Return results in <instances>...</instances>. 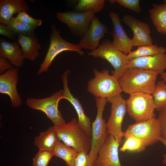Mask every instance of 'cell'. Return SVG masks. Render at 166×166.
I'll use <instances>...</instances> for the list:
<instances>
[{
  "label": "cell",
  "instance_id": "5",
  "mask_svg": "<svg viewBox=\"0 0 166 166\" xmlns=\"http://www.w3.org/2000/svg\"><path fill=\"white\" fill-rule=\"evenodd\" d=\"M127 102L128 114L136 122L156 117L154 111L156 106L152 95L141 92L132 93Z\"/></svg>",
  "mask_w": 166,
  "mask_h": 166
},
{
  "label": "cell",
  "instance_id": "39",
  "mask_svg": "<svg viewBox=\"0 0 166 166\" xmlns=\"http://www.w3.org/2000/svg\"><path fill=\"white\" fill-rule=\"evenodd\" d=\"M109 2L113 4L115 3L116 2V0H109Z\"/></svg>",
  "mask_w": 166,
  "mask_h": 166
},
{
  "label": "cell",
  "instance_id": "14",
  "mask_svg": "<svg viewBox=\"0 0 166 166\" xmlns=\"http://www.w3.org/2000/svg\"><path fill=\"white\" fill-rule=\"evenodd\" d=\"M69 69L66 70L62 76L63 85V99L69 101L74 108L78 116V123L84 131L90 137H92V123L90 118L85 114L83 107L79 100L71 92L68 86V76L70 73Z\"/></svg>",
  "mask_w": 166,
  "mask_h": 166
},
{
  "label": "cell",
  "instance_id": "22",
  "mask_svg": "<svg viewBox=\"0 0 166 166\" xmlns=\"http://www.w3.org/2000/svg\"><path fill=\"white\" fill-rule=\"evenodd\" d=\"M59 140L53 126L49 127L45 131L41 132L38 136H36L34 144L39 150L53 152Z\"/></svg>",
  "mask_w": 166,
  "mask_h": 166
},
{
  "label": "cell",
  "instance_id": "19",
  "mask_svg": "<svg viewBox=\"0 0 166 166\" xmlns=\"http://www.w3.org/2000/svg\"><path fill=\"white\" fill-rule=\"evenodd\" d=\"M0 57L7 59L13 65L17 67H21L24 64L25 58L17 41L10 42L1 39Z\"/></svg>",
  "mask_w": 166,
  "mask_h": 166
},
{
  "label": "cell",
  "instance_id": "23",
  "mask_svg": "<svg viewBox=\"0 0 166 166\" xmlns=\"http://www.w3.org/2000/svg\"><path fill=\"white\" fill-rule=\"evenodd\" d=\"M150 17L157 31L166 35V3L153 5L149 10Z\"/></svg>",
  "mask_w": 166,
  "mask_h": 166
},
{
  "label": "cell",
  "instance_id": "24",
  "mask_svg": "<svg viewBox=\"0 0 166 166\" xmlns=\"http://www.w3.org/2000/svg\"><path fill=\"white\" fill-rule=\"evenodd\" d=\"M54 156L63 160L67 166H73L74 160L78 152L59 140L53 152Z\"/></svg>",
  "mask_w": 166,
  "mask_h": 166
},
{
  "label": "cell",
  "instance_id": "21",
  "mask_svg": "<svg viewBox=\"0 0 166 166\" xmlns=\"http://www.w3.org/2000/svg\"><path fill=\"white\" fill-rule=\"evenodd\" d=\"M17 42L21 47L25 59L33 61L39 57L41 45L34 33L28 35H18Z\"/></svg>",
  "mask_w": 166,
  "mask_h": 166
},
{
  "label": "cell",
  "instance_id": "35",
  "mask_svg": "<svg viewBox=\"0 0 166 166\" xmlns=\"http://www.w3.org/2000/svg\"><path fill=\"white\" fill-rule=\"evenodd\" d=\"M0 34L4 36L11 40H15L16 35L14 32L5 25L0 24Z\"/></svg>",
  "mask_w": 166,
  "mask_h": 166
},
{
  "label": "cell",
  "instance_id": "12",
  "mask_svg": "<svg viewBox=\"0 0 166 166\" xmlns=\"http://www.w3.org/2000/svg\"><path fill=\"white\" fill-rule=\"evenodd\" d=\"M109 27L102 23L95 15L86 33L81 37L77 44L80 48L91 51L97 48L100 41L109 32Z\"/></svg>",
  "mask_w": 166,
  "mask_h": 166
},
{
  "label": "cell",
  "instance_id": "27",
  "mask_svg": "<svg viewBox=\"0 0 166 166\" xmlns=\"http://www.w3.org/2000/svg\"><path fill=\"white\" fill-rule=\"evenodd\" d=\"M156 110L159 112L166 109V82L164 80L159 81L156 83L152 94Z\"/></svg>",
  "mask_w": 166,
  "mask_h": 166
},
{
  "label": "cell",
  "instance_id": "38",
  "mask_svg": "<svg viewBox=\"0 0 166 166\" xmlns=\"http://www.w3.org/2000/svg\"><path fill=\"white\" fill-rule=\"evenodd\" d=\"M160 75L161 78L166 82V72H164Z\"/></svg>",
  "mask_w": 166,
  "mask_h": 166
},
{
  "label": "cell",
  "instance_id": "1",
  "mask_svg": "<svg viewBox=\"0 0 166 166\" xmlns=\"http://www.w3.org/2000/svg\"><path fill=\"white\" fill-rule=\"evenodd\" d=\"M159 73L133 67L128 69L118 80L122 92L130 95L141 92L152 95Z\"/></svg>",
  "mask_w": 166,
  "mask_h": 166
},
{
  "label": "cell",
  "instance_id": "2",
  "mask_svg": "<svg viewBox=\"0 0 166 166\" xmlns=\"http://www.w3.org/2000/svg\"><path fill=\"white\" fill-rule=\"evenodd\" d=\"M59 140L78 152L88 154L90 151L91 137L82 129L76 118H73L67 123L59 125H53Z\"/></svg>",
  "mask_w": 166,
  "mask_h": 166
},
{
  "label": "cell",
  "instance_id": "32",
  "mask_svg": "<svg viewBox=\"0 0 166 166\" xmlns=\"http://www.w3.org/2000/svg\"><path fill=\"white\" fill-rule=\"evenodd\" d=\"M94 164L91 160L88 154L78 152L74 162L73 166H94Z\"/></svg>",
  "mask_w": 166,
  "mask_h": 166
},
{
  "label": "cell",
  "instance_id": "17",
  "mask_svg": "<svg viewBox=\"0 0 166 166\" xmlns=\"http://www.w3.org/2000/svg\"><path fill=\"white\" fill-rule=\"evenodd\" d=\"M120 144L113 136L109 135L99 152L94 164L99 166H122L118 155Z\"/></svg>",
  "mask_w": 166,
  "mask_h": 166
},
{
  "label": "cell",
  "instance_id": "7",
  "mask_svg": "<svg viewBox=\"0 0 166 166\" xmlns=\"http://www.w3.org/2000/svg\"><path fill=\"white\" fill-rule=\"evenodd\" d=\"M51 32L49 47L43 61L40 65L38 75L48 71L55 57L61 52L65 51L77 52L81 56L84 55L78 44L69 42L61 36L60 31L54 24L51 26Z\"/></svg>",
  "mask_w": 166,
  "mask_h": 166
},
{
  "label": "cell",
  "instance_id": "26",
  "mask_svg": "<svg viewBox=\"0 0 166 166\" xmlns=\"http://www.w3.org/2000/svg\"><path fill=\"white\" fill-rule=\"evenodd\" d=\"M105 2V0H79L74 8V11L95 14L102 10Z\"/></svg>",
  "mask_w": 166,
  "mask_h": 166
},
{
  "label": "cell",
  "instance_id": "18",
  "mask_svg": "<svg viewBox=\"0 0 166 166\" xmlns=\"http://www.w3.org/2000/svg\"><path fill=\"white\" fill-rule=\"evenodd\" d=\"M133 67L156 71L161 75L166 69V53L129 59L128 68Z\"/></svg>",
  "mask_w": 166,
  "mask_h": 166
},
{
  "label": "cell",
  "instance_id": "31",
  "mask_svg": "<svg viewBox=\"0 0 166 166\" xmlns=\"http://www.w3.org/2000/svg\"><path fill=\"white\" fill-rule=\"evenodd\" d=\"M15 18L18 20L36 28L40 26L42 23V20L32 17L26 11L20 12Z\"/></svg>",
  "mask_w": 166,
  "mask_h": 166
},
{
  "label": "cell",
  "instance_id": "10",
  "mask_svg": "<svg viewBox=\"0 0 166 166\" xmlns=\"http://www.w3.org/2000/svg\"><path fill=\"white\" fill-rule=\"evenodd\" d=\"M111 104V113L106 126L109 135L113 136L121 144L124 137L122 125L126 113L127 112V100L120 94L108 100Z\"/></svg>",
  "mask_w": 166,
  "mask_h": 166
},
{
  "label": "cell",
  "instance_id": "36",
  "mask_svg": "<svg viewBox=\"0 0 166 166\" xmlns=\"http://www.w3.org/2000/svg\"><path fill=\"white\" fill-rule=\"evenodd\" d=\"M14 66L7 58L0 57V74L5 73L8 70L13 68Z\"/></svg>",
  "mask_w": 166,
  "mask_h": 166
},
{
  "label": "cell",
  "instance_id": "15",
  "mask_svg": "<svg viewBox=\"0 0 166 166\" xmlns=\"http://www.w3.org/2000/svg\"><path fill=\"white\" fill-rule=\"evenodd\" d=\"M19 68L16 67L0 75V93L10 97L11 107L18 108L22 104V99L17 87L18 81Z\"/></svg>",
  "mask_w": 166,
  "mask_h": 166
},
{
  "label": "cell",
  "instance_id": "11",
  "mask_svg": "<svg viewBox=\"0 0 166 166\" xmlns=\"http://www.w3.org/2000/svg\"><path fill=\"white\" fill-rule=\"evenodd\" d=\"M92 12L80 13L74 11L58 12L56 17L65 23L74 36L81 37L86 32L95 15Z\"/></svg>",
  "mask_w": 166,
  "mask_h": 166
},
{
  "label": "cell",
  "instance_id": "6",
  "mask_svg": "<svg viewBox=\"0 0 166 166\" xmlns=\"http://www.w3.org/2000/svg\"><path fill=\"white\" fill-rule=\"evenodd\" d=\"M95 101L97 114L92 124L91 147L88 153L91 160L94 164L97 160L99 151L109 135L106 123L103 117V111L108 100L105 98H95Z\"/></svg>",
  "mask_w": 166,
  "mask_h": 166
},
{
  "label": "cell",
  "instance_id": "20",
  "mask_svg": "<svg viewBox=\"0 0 166 166\" xmlns=\"http://www.w3.org/2000/svg\"><path fill=\"white\" fill-rule=\"evenodd\" d=\"M28 3L25 0H1L0 23L6 25L14 14L29 10Z\"/></svg>",
  "mask_w": 166,
  "mask_h": 166
},
{
  "label": "cell",
  "instance_id": "30",
  "mask_svg": "<svg viewBox=\"0 0 166 166\" xmlns=\"http://www.w3.org/2000/svg\"><path fill=\"white\" fill-rule=\"evenodd\" d=\"M54 156L53 152L39 150L33 159V166H48Z\"/></svg>",
  "mask_w": 166,
  "mask_h": 166
},
{
  "label": "cell",
  "instance_id": "41",
  "mask_svg": "<svg viewBox=\"0 0 166 166\" xmlns=\"http://www.w3.org/2000/svg\"><path fill=\"white\" fill-rule=\"evenodd\" d=\"M165 3H166V0L164 1Z\"/></svg>",
  "mask_w": 166,
  "mask_h": 166
},
{
  "label": "cell",
  "instance_id": "3",
  "mask_svg": "<svg viewBox=\"0 0 166 166\" xmlns=\"http://www.w3.org/2000/svg\"><path fill=\"white\" fill-rule=\"evenodd\" d=\"M93 73L94 77L88 81L87 89L95 98L108 100L122 92L118 80L110 75L108 69L100 72L94 68Z\"/></svg>",
  "mask_w": 166,
  "mask_h": 166
},
{
  "label": "cell",
  "instance_id": "29",
  "mask_svg": "<svg viewBox=\"0 0 166 166\" xmlns=\"http://www.w3.org/2000/svg\"><path fill=\"white\" fill-rule=\"evenodd\" d=\"M125 141L120 148L119 151H126L140 152L144 150L146 147L143 142L139 138L134 136H129L125 138Z\"/></svg>",
  "mask_w": 166,
  "mask_h": 166
},
{
  "label": "cell",
  "instance_id": "28",
  "mask_svg": "<svg viewBox=\"0 0 166 166\" xmlns=\"http://www.w3.org/2000/svg\"><path fill=\"white\" fill-rule=\"evenodd\" d=\"M6 26L16 34L28 35L34 33L36 28L24 23L13 16Z\"/></svg>",
  "mask_w": 166,
  "mask_h": 166
},
{
  "label": "cell",
  "instance_id": "4",
  "mask_svg": "<svg viewBox=\"0 0 166 166\" xmlns=\"http://www.w3.org/2000/svg\"><path fill=\"white\" fill-rule=\"evenodd\" d=\"M87 54L94 58L100 57L109 61L114 68L112 75L118 80L128 69L129 59L127 54L116 49L108 39L103 40L97 48L91 51Z\"/></svg>",
  "mask_w": 166,
  "mask_h": 166
},
{
  "label": "cell",
  "instance_id": "33",
  "mask_svg": "<svg viewBox=\"0 0 166 166\" xmlns=\"http://www.w3.org/2000/svg\"><path fill=\"white\" fill-rule=\"evenodd\" d=\"M120 5L139 14L141 11L139 0H117Z\"/></svg>",
  "mask_w": 166,
  "mask_h": 166
},
{
  "label": "cell",
  "instance_id": "40",
  "mask_svg": "<svg viewBox=\"0 0 166 166\" xmlns=\"http://www.w3.org/2000/svg\"><path fill=\"white\" fill-rule=\"evenodd\" d=\"M94 166H98V165H96V164H94Z\"/></svg>",
  "mask_w": 166,
  "mask_h": 166
},
{
  "label": "cell",
  "instance_id": "16",
  "mask_svg": "<svg viewBox=\"0 0 166 166\" xmlns=\"http://www.w3.org/2000/svg\"><path fill=\"white\" fill-rule=\"evenodd\" d=\"M109 15L113 25L111 33L113 38L112 44L117 49L127 55L134 47L132 39L128 36L124 30L118 14L112 11Z\"/></svg>",
  "mask_w": 166,
  "mask_h": 166
},
{
  "label": "cell",
  "instance_id": "13",
  "mask_svg": "<svg viewBox=\"0 0 166 166\" xmlns=\"http://www.w3.org/2000/svg\"><path fill=\"white\" fill-rule=\"evenodd\" d=\"M121 21L132 30L133 36L132 39L134 47L153 44L149 25L133 16L125 14Z\"/></svg>",
  "mask_w": 166,
  "mask_h": 166
},
{
  "label": "cell",
  "instance_id": "8",
  "mask_svg": "<svg viewBox=\"0 0 166 166\" xmlns=\"http://www.w3.org/2000/svg\"><path fill=\"white\" fill-rule=\"evenodd\" d=\"M63 89L55 92L50 96L41 98L28 97L26 104L30 108L41 111L52 121L53 125L66 123L58 109L59 101L63 99Z\"/></svg>",
  "mask_w": 166,
  "mask_h": 166
},
{
  "label": "cell",
  "instance_id": "37",
  "mask_svg": "<svg viewBox=\"0 0 166 166\" xmlns=\"http://www.w3.org/2000/svg\"><path fill=\"white\" fill-rule=\"evenodd\" d=\"M159 141H160L162 143H163L166 147V139L163 137L161 136L159 140ZM163 160L162 161V163L166 165V153L164 154Z\"/></svg>",
  "mask_w": 166,
  "mask_h": 166
},
{
  "label": "cell",
  "instance_id": "9",
  "mask_svg": "<svg viewBox=\"0 0 166 166\" xmlns=\"http://www.w3.org/2000/svg\"><path fill=\"white\" fill-rule=\"evenodd\" d=\"M134 136L140 139L146 147L159 141L162 136L161 130L157 118L136 122L129 125L124 132V137Z\"/></svg>",
  "mask_w": 166,
  "mask_h": 166
},
{
  "label": "cell",
  "instance_id": "34",
  "mask_svg": "<svg viewBox=\"0 0 166 166\" xmlns=\"http://www.w3.org/2000/svg\"><path fill=\"white\" fill-rule=\"evenodd\" d=\"M157 119L160 124L162 136L166 139V109L160 112Z\"/></svg>",
  "mask_w": 166,
  "mask_h": 166
},
{
  "label": "cell",
  "instance_id": "25",
  "mask_svg": "<svg viewBox=\"0 0 166 166\" xmlns=\"http://www.w3.org/2000/svg\"><path fill=\"white\" fill-rule=\"evenodd\" d=\"M166 53V47L152 44L138 47L135 50L130 52L127 56L128 59H131Z\"/></svg>",
  "mask_w": 166,
  "mask_h": 166
}]
</instances>
